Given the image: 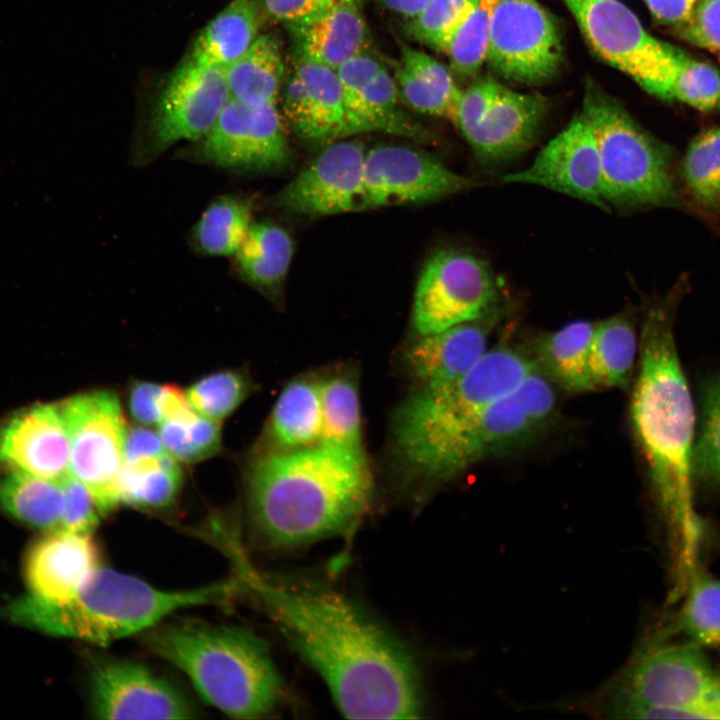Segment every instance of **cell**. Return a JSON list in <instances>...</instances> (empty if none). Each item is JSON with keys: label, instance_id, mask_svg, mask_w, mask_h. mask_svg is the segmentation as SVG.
I'll return each instance as SVG.
<instances>
[{"label": "cell", "instance_id": "6da1fadb", "mask_svg": "<svg viewBox=\"0 0 720 720\" xmlns=\"http://www.w3.org/2000/svg\"><path fill=\"white\" fill-rule=\"evenodd\" d=\"M214 542L231 561L240 592L253 596L280 624L346 717H418L415 665L388 633L335 592L272 581L254 567L230 528Z\"/></svg>", "mask_w": 720, "mask_h": 720}, {"label": "cell", "instance_id": "7a4b0ae2", "mask_svg": "<svg viewBox=\"0 0 720 720\" xmlns=\"http://www.w3.org/2000/svg\"><path fill=\"white\" fill-rule=\"evenodd\" d=\"M686 289L681 278L645 310L630 411L656 501L679 542L681 568L691 571L702 536L692 490L695 415L674 337Z\"/></svg>", "mask_w": 720, "mask_h": 720}, {"label": "cell", "instance_id": "3957f363", "mask_svg": "<svg viewBox=\"0 0 720 720\" xmlns=\"http://www.w3.org/2000/svg\"><path fill=\"white\" fill-rule=\"evenodd\" d=\"M372 480L363 452L317 443L258 457L247 478L252 520L275 546L341 533L368 507Z\"/></svg>", "mask_w": 720, "mask_h": 720}, {"label": "cell", "instance_id": "277c9868", "mask_svg": "<svg viewBox=\"0 0 720 720\" xmlns=\"http://www.w3.org/2000/svg\"><path fill=\"white\" fill-rule=\"evenodd\" d=\"M238 592L234 576L195 589L167 591L99 566L69 601L54 604L28 596L13 602L8 615L50 634L104 645L148 629L178 610L223 603Z\"/></svg>", "mask_w": 720, "mask_h": 720}, {"label": "cell", "instance_id": "5b68a950", "mask_svg": "<svg viewBox=\"0 0 720 720\" xmlns=\"http://www.w3.org/2000/svg\"><path fill=\"white\" fill-rule=\"evenodd\" d=\"M145 640L207 703L231 717L263 716L280 699L282 683L268 649L245 629L180 622L152 630Z\"/></svg>", "mask_w": 720, "mask_h": 720}, {"label": "cell", "instance_id": "8992f818", "mask_svg": "<svg viewBox=\"0 0 720 720\" xmlns=\"http://www.w3.org/2000/svg\"><path fill=\"white\" fill-rule=\"evenodd\" d=\"M610 718L720 720V673L696 644L641 650L607 689Z\"/></svg>", "mask_w": 720, "mask_h": 720}, {"label": "cell", "instance_id": "52a82bcc", "mask_svg": "<svg viewBox=\"0 0 720 720\" xmlns=\"http://www.w3.org/2000/svg\"><path fill=\"white\" fill-rule=\"evenodd\" d=\"M539 368L531 353L500 344L461 377L435 388H422L399 409L395 446L408 470L450 432L511 394Z\"/></svg>", "mask_w": 720, "mask_h": 720}, {"label": "cell", "instance_id": "ba28073f", "mask_svg": "<svg viewBox=\"0 0 720 720\" xmlns=\"http://www.w3.org/2000/svg\"><path fill=\"white\" fill-rule=\"evenodd\" d=\"M582 116L599 152L603 197L609 207L679 206L675 153L632 118L614 98L586 89Z\"/></svg>", "mask_w": 720, "mask_h": 720}, {"label": "cell", "instance_id": "9c48e42d", "mask_svg": "<svg viewBox=\"0 0 720 720\" xmlns=\"http://www.w3.org/2000/svg\"><path fill=\"white\" fill-rule=\"evenodd\" d=\"M61 410L70 441V475L92 495L102 515L120 503L127 427L118 396L109 390L81 393Z\"/></svg>", "mask_w": 720, "mask_h": 720}, {"label": "cell", "instance_id": "30bf717a", "mask_svg": "<svg viewBox=\"0 0 720 720\" xmlns=\"http://www.w3.org/2000/svg\"><path fill=\"white\" fill-rule=\"evenodd\" d=\"M592 50L648 93L670 100L674 45L658 40L618 0H562Z\"/></svg>", "mask_w": 720, "mask_h": 720}, {"label": "cell", "instance_id": "8fae6325", "mask_svg": "<svg viewBox=\"0 0 720 720\" xmlns=\"http://www.w3.org/2000/svg\"><path fill=\"white\" fill-rule=\"evenodd\" d=\"M500 304L496 278L485 261L464 251L439 250L419 276L412 322L424 336L480 318Z\"/></svg>", "mask_w": 720, "mask_h": 720}, {"label": "cell", "instance_id": "7c38bea8", "mask_svg": "<svg viewBox=\"0 0 720 720\" xmlns=\"http://www.w3.org/2000/svg\"><path fill=\"white\" fill-rule=\"evenodd\" d=\"M544 430L513 391L441 439L408 472L425 482L447 481L485 458L527 444Z\"/></svg>", "mask_w": 720, "mask_h": 720}, {"label": "cell", "instance_id": "4fadbf2b", "mask_svg": "<svg viewBox=\"0 0 720 720\" xmlns=\"http://www.w3.org/2000/svg\"><path fill=\"white\" fill-rule=\"evenodd\" d=\"M562 57L560 32L537 0H498L486 61L510 81L536 84L551 78Z\"/></svg>", "mask_w": 720, "mask_h": 720}, {"label": "cell", "instance_id": "5bb4252c", "mask_svg": "<svg viewBox=\"0 0 720 720\" xmlns=\"http://www.w3.org/2000/svg\"><path fill=\"white\" fill-rule=\"evenodd\" d=\"M200 160L223 168L267 170L291 160L276 104L251 106L230 99L202 137Z\"/></svg>", "mask_w": 720, "mask_h": 720}, {"label": "cell", "instance_id": "9a60e30c", "mask_svg": "<svg viewBox=\"0 0 720 720\" xmlns=\"http://www.w3.org/2000/svg\"><path fill=\"white\" fill-rule=\"evenodd\" d=\"M477 184L435 157L410 147L381 145L365 154L368 209L430 202Z\"/></svg>", "mask_w": 720, "mask_h": 720}, {"label": "cell", "instance_id": "2e32d148", "mask_svg": "<svg viewBox=\"0 0 720 720\" xmlns=\"http://www.w3.org/2000/svg\"><path fill=\"white\" fill-rule=\"evenodd\" d=\"M230 99L224 68L186 60L170 76L154 107L150 130L155 150L202 138Z\"/></svg>", "mask_w": 720, "mask_h": 720}, {"label": "cell", "instance_id": "e0dca14e", "mask_svg": "<svg viewBox=\"0 0 720 720\" xmlns=\"http://www.w3.org/2000/svg\"><path fill=\"white\" fill-rule=\"evenodd\" d=\"M366 151L359 141L338 140L324 147L280 193L286 210L328 216L368 209L364 186Z\"/></svg>", "mask_w": 720, "mask_h": 720}, {"label": "cell", "instance_id": "ac0fdd59", "mask_svg": "<svg viewBox=\"0 0 720 720\" xmlns=\"http://www.w3.org/2000/svg\"><path fill=\"white\" fill-rule=\"evenodd\" d=\"M90 704L100 719H185L194 712L169 681L124 659H103L93 666Z\"/></svg>", "mask_w": 720, "mask_h": 720}, {"label": "cell", "instance_id": "d6986e66", "mask_svg": "<svg viewBox=\"0 0 720 720\" xmlns=\"http://www.w3.org/2000/svg\"><path fill=\"white\" fill-rule=\"evenodd\" d=\"M501 181L541 186L602 210L610 209L603 197L596 140L582 114L576 115L564 130L551 139L530 165L503 175Z\"/></svg>", "mask_w": 720, "mask_h": 720}, {"label": "cell", "instance_id": "ffe728a7", "mask_svg": "<svg viewBox=\"0 0 720 720\" xmlns=\"http://www.w3.org/2000/svg\"><path fill=\"white\" fill-rule=\"evenodd\" d=\"M342 89L347 136L383 132L417 141L429 133L400 105L394 77L377 57L364 51L336 69Z\"/></svg>", "mask_w": 720, "mask_h": 720}, {"label": "cell", "instance_id": "44dd1931", "mask_svg": "<svg viewBox=\"0 0 720 720\" xmlns=\"http://www.w3.org/2000/svg\"><path fill=\"white\" fill-rule=\"evenodd\" d=\"M70 441L60 405L36 404L19 410L0 427V464L62 482L70 475Z\"/></svg>", "mask_w": 720, "mask_h": 720}, {"label": "cell", "instance_id": "7402d4cb", "mask_svg": "<svg viewBox=\"0 0 720 720\" xmlns=\"http://www.w3.org/2000/svg\"><path fill=\"white\" fill-rule=\"evenodd\" d=\"M285 77L282 114L302 140L328 145L347 137L342 89L335 69L294 57Z\"/></svg>", "mask_w": 720, "mask_h": 720}, {"label": "cell", "instance_id": "603a6c76", "mask_svg": "<svg viewBox=\"0 0 720 720\" xmlns=\"http://www.w3.org/2000/svg\"><path fill=\"white\" fill-rule=\"evenodd\" d=\"M99 566V551L91 533L50 531L32 547L26 560L30 595L48 603H65Z\"/></svg>", "mask_w": 720, "mask_h": 720}, {"label": "cell", "instance_id": "cb8c5ba5", "mask_svg": "<svg viewBox=\"0 0 720 720\" xmlns=\"http://www.w3.org/2000/svg\"><path fill=\"white\" fill-rule=\"evenodd\" d=\"M504 311L500 304L480 318L421 336L405 353L408 370L422 388L461 377L485 354L488 338Z\"/></svg>", "mask_w": 720, "mask_h": 720}, {"label": "cell", "instance_id": "d4e9b609", "mask_svg": "<svg viewBox=\"0 0 720 720\" xmlns=\"http://www.w3.org/2000/svg\"><path fill=\"white\" fill-rule=\"evenodd\" d=\"M547 113V103L536 94L501 85L481 118L462 133L483 163L514 157L534 143Z\"/></svg>", "mask_w": 720, "mask_h": 720}, {"label": "cell", "instance_id": "484cf974", "mask_svg": "<svg viewBox=\"0 0 720 720\" xmlns=\"http://www.w3.org/2000/svg\"><path fill=\"white\" fill-rule=\"evenodd\" d=\"M294 57L337 69L367 51L370 33L359 0L339 3L307 19L285 25Z\"/></svg>", "mask_w": 720, "mask_h": 720}, {"label": "cell", "instance_id": "4316f807", "mask_svg": "<svg viewBox=\"0 0 720 720\" xmlns=\"http://www.w3.org/2000/svg\"><path fill=\"white\" fill-rule=\"evenodd\" d=\"M394 79L407 107L454 123L462 91L444 64L423 51L402 45Z\"/></svg>", "mask_w": 720, "mask_h": 720}, {"label": "cell", "instance_id": "83f0119b", "mask_svg": "<svg viewBox=\"0 0 720 720\" xmlns=\"http://www.w3.org/2000/svg\"><path fill=\"white\" fill-rule=\"evenodd\" d=\"M263 19L259 0H233L199 33L189 60L225 68L254 43Z\"/></svg>", "mask_w": 720, "mask_h": 720}, {"label": "cell", "instance_id": "f1b7e54d", "mask_svg": "<svg viewBox=\"0 0 720 720\" xmlns=\"http://www.w3.org/2000/svg\"><path fill=\"white\" fill-rule=\"evenodd\" d=\"M595 325L575 321L534 340L531 354L540 370L570 392L594 390L589 356Z\"/></svg>", "mask_w": 720, "mask_h": 720}, {"label": "cell", "instance_id": "f546056e", "mask_svg": "<svg viewBox=\"0 0 720 720\" xmlns=\"http://www.w3.org/2000/svg\"><path fill=\"white\" fill-rule=\"evenodd\" d=\"M224 71L231 99L251 106L276 104L285 81L278 39L271 34L259 35Z\"/></svg>", "mask_w": 720, "mask_h": 720}, {"label": "cell", "instance_id": "4dcf8cb0", "mask_svg": "<svg viewBox=\"0 0 720 720\" xmlns=\"http://www.w3.org/2000/svg\"><path fill=\"white\" fill-rule=\"evenodd\" d=\"M269 434L283 450L304 448L320 442V380L300 377L284 387L272 410Z\"/></svg>", "mask_w": 720, "mask_h": 720}, {"label": "cell", "instance_id": "1f68e13d", "mask_svg": "<svg viewBox=\"0 0 720 720\" xmlns=\"http://www.w3.org/2000/svg\"><path fill=\"white\" fill-rule=\"evenodd\" d=\"M637 344L632 312H621L596 323L589 356L594 390L629 386Z\"/></svg>", "mask_w": 720, "mask_h": 720}, {"label": "cell", "instance_id": "d6a6232c", "mask_svg": "<svg viewBox=\"0 0 720 720\" xmlns=\"http://www.w3.org/2000/svg\"><path fill=\"white\" fill-rule=\"evenodd\" d=\"M293 255L289 234L269 222L252 223L234 255L240 274L252 285L272 291L284 280Z\"/></svg>", "mask_w": 720, "mask_h": 720}, {"label": "cell", "instance_id": "836d02e7", "mask_svg": "<svg viewBox=\"0 0 720 720\" xmlns=\"http://www.w3.org/2000/svg\"><path fill=\"white\" fill-rule=\"evenodd\" d=\"M0 506L27 525L58 530L63 509L61 482L8 472L0 478Z\"/></svg>", "mask_w": 720, "mask_h": 720}, {"label": "cell", "instance_id": "e575fe53", "mask_svg": "<svg viewBox=\"0 0 720 720\" xmlns=\"http://www.w3.org/2000/svg\"><path fill=\"white\" fill-rule=\"evenodd\" d=\"M183 474L170 454L124 463L120 501L145 510H161L174 503L182 487Z\"/></svg>", "mask_w": 720, "mask_h": 720}, {"label": "cell", "instance_id": "d590c367", "mask_svg": "<svg viewBox=\"0 0 720 720\" xmlns=\"http://www.w3.org/2000/svg\"><path fill=\"white\" fill-rule=\"evenodd\" d=\"M322 434L319 443L363 452L358 387L352 376L320 380Z\"/></svg>", "mask_w": 720, "mask_h": 720}, {"label": "cell", "instance_id": "8d00e7d4", "mask_svg": "<svg viewBox=\"0 0 720 720\" xmlns=\"http://www.w3.org/2000/svg\"><path fill=\"white\" fill-rule=\"evenodd\" d=\"M247 202L225 195L214 200L202 213L193 230L199 250L210 256L235 255L251 226Z\"/></svg>", "mask_w": 720, "mask_h": 720}, {"label": "cell", "instance_id": "74e56055", "mask_svg": "<svg viewBox=\"0 0 720 720\" xmlns=\"http://www.w3.org/2000/svg\"><path fill=\"white\" fill-rule=\"evenodd\" d=\"M682 177L692 198L702 207H720V126L705 130L690 143Z\"/></svg>", "mask_w": 720, "mask_h": 720}, {"label": "cell", "instance_id": "f35d334b", "mask_svg": "<svg viewBox=\"0 0 720 720\" xmlns=\"http://www.w3.org/2000/svg\"><path fill=\"white\" fill-rule=\"evenodd\" d=\"M703 112L720 109V74L708 63L674 46L670 100Z\"/></svg>", "mask_w": 720, "mask_h": 720}, {"label": "cell", "instance_id": "ab89813d", "mask_svg": "<svg viewBox=\"0 0 720 720\" xmlns=\"http://www.w3.org/2000/svg\"><path fill=\"white\" fill-rule=\"evenodd\" d=\"M498 0H476L445 53L462 76L475 74L486 61L493 14Z\"/></svg>", "mask_w": 720, "mask_h": 720}, {"label": "cell", "instance_id": "60d3db41", "mask_svg": "<svg viewBox=\"0 0 720 720\" xmlns=\"http://www.w3.org/2000/svg\"><path fill=\"white\" fill-rule=\"evenodd\" d=\"M250 387L247 376L240 371L221 370L199 379L185 393L198 414L220 422L240 406Z\"/></svg>", "mask_w": 720, "mask_h": 720}, {"label": "cell", "instance_id": "b9f144b4", "mask_svg": "<svg viewBox=\"0 0 720 720\" xmlns=\"http://www.w3.org/2000/svg\"><path fill=\"white\" fill-rule=\"evenodd\" d=\"M693 472L705 483L720 489V375L710 377L702 385L700 432L693 451Z\"/></svg>", "mask_w": 720, "mask_h": 720}, {"label": "cell", "instance_id": "7bdbcfd3", "mask_svg": "<svg viewBox=\"0 0 720 720\" xmlns=\"http://www.w3.org/2000/svg\"><path fill=\"white\" fill-rule=\"evenodd\" d=\"M220 422L200 414L190 422L161 421L158 435L178 462L195 463L215 455L221 447Z\"/></svg>", "mask_w": 720, "mask_h": 720}, {"label": "cell", "instance_id": "ee69618b", "mask_svg": "<svg viewBox=\"0 0 720 720\" xmlns=\"http://www.w3.org/2000/svg\"><path fill=\"white\" fill-rule=\"evenodd\" d=\"M682 626L698 645L720 643V581L696 576L682 611Z\"/></svg>", "mask_w": 720, "mask_h": 720}, {"label": "cell", "instance_id": "f6af8a7d", "mask_svg": "<svg viewBox=\"0 0 720 720\" xmlns=\"http://www.w3.org/2000/svg\"><path fill=\"white\" fill-rule=\"evenodd\" d=\"M476 0H428L408 23L409 34L434 50L446 51Z\"/></svg>", "mask_w": 720, "mask_h": 720}, {"label": "cell", "instance_id": "bcb514c9", "mask_svg": "<svg viewBox=\"0 0 720 720\" xmlns=\"http://www.w3.org/2000/svg\"><path fill=\"white\" fill-rule=\"evenodd\" d=\"M61 487L63 509L59 529L92 533L101 513L88 489L71 475L61 482Z\"/></svg>", "mask_w": 720, "mask_h": 720}, {"label": "cell", "instance_id": "7dc6e473", "mask_svg": "<svg viewBox=\"0 0 720 720\" xmlns=\"http://www.w3.org/2000/svg\"><path fill=\"white\" fill-rule=\"evenodd\" d=\"M527 415L546 428L556 411V396L550 378L540 368L528 374L514 390Z\"/></svg>", "mask_w": 720, "mask_h": 720}, {"label": "cell", "instance_id": "c3c4849f", "mask_svg": "<svg viewBox=\"0 0 720 720\" xmlns=\"http://www.w3.org/2000/svg\"><path fill=\"white\" fill-rule=\"evenodd\" d=\"M675 31L695 46L720 53V0H699L689 20Z\"/></svg>", "mask_w": 720, "mask_h": 720}, {"label": "cell", "instance_id": "681fc988", "mask_svg": "<svg viewBox=\"0 0 720 720\" xmlns=\"http://www.w3.org/2000/svg\"><path fill=\"white\" fill-rule=\"evenodd\" d=\"M349 0H259L264 18L283 24L301 21Z\"/></svg>", "mask_w": 720, "mask_h": 720}, {"label": "cell", "instance_id": "f907efd6", "mask_svg": "<svg viewBox=\"0 0 720 720\" xmlns=\"http://www.w3.org/2000/svg\"><path fill=\"white\" fill-rule=\"evenodd\" d=\"M163 386L151 381H134L128 394L129 411L142 426L158 425L161 421L159 398Z\"/></svg>", "mask_w": 720, "mask_h": 720}, {"label": "cell", "instance_id": "816d5d0a", "mask_svg": "<svg viewBox=\"0 0 720 720\" xmlns=\"http://www.w3.org/2000/svg\"><path fill=\"white\" fill-rule=\"evenodd\" d=\"M165 454L169 453L166 451L158 433L142 425L127 428L124 463L159 457Z\"/></svg>", "mask_w": 720, "mask_h": 720}, {"label": "cell", "instance_id": "f5cc1de1", "mask_svg": "<svg viewBox=\"0 0 720 720\" xmlns=\"http://www.w3.org/2000/svg\"><path fill=\"white\" fill-rule=\"evenodd\" d=\"M159 409L161 421L190 422L199 415L189 403L186 393L175 385L163 386Z\"/></svg>", "mask_w": 720, "mask_h": 720}, {"label": "cell", "instance_id": "db71d44e", "mask_svg": "<svg viewBox=\"0 0 720 720\" xmlns=\"http://www.w3.org/2000/svg\"><path fill=\"white\" fill-rule=\"evenodd\" d=\"M653 17L675 29L691 17L699 0H644Z\"/></svg>", "mask_w": 720, "mask_h": 720}, {"label": "cell", "instance_id": "11a10c76", "mask_svg": "<svg viewBox=\"0 0 720 720\" xmlns=\"http://www.w3.org/2000/svg\"><path fill=\"white\" fill-rule=\"evenodd\" d=\"M390 11L411 20L425 6L428 0H378Z\"/></svg>", "mask_w": 720, "mask_h": 720}]
</instances>
